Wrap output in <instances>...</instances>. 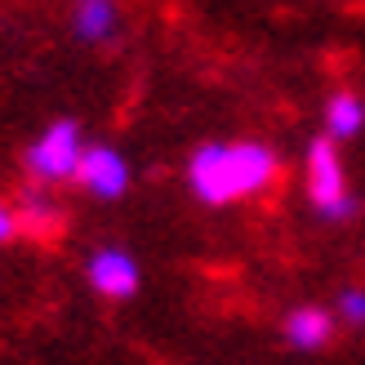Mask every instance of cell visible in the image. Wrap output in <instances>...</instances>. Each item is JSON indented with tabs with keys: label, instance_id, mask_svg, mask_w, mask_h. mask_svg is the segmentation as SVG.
Here are the masks:
<instances>
[{
	"label": "cell",
	"instance_id": "7a4b0ae2",
	"mask_svg": "<svg viewBox=\"0 0 365 365\" xmlns=\"http://www.w3.org/2000/svg\"><path fill=\"white\" fill-rule=\"evenodd\" d=\"M307 196H312V205L325 223H348L361 210L352 187H348V170H343L339 143L330 134L307 143Z\"/></svg>",
	"mask_w": 365,
	"mask_h": 365
},
{
	"label": "cell",
	"instance_id": "277c9868",
	"mask_svg": "<svg viewBox=\"0 0 365 365\" xmlns=\"http://www.w3.org/2000/svg\"><path fill=\"white\" fill-rule=\"evenodd\" d=\"M71 178H76L89 196L116 200V196H125V187H130V160H125L116 148L94 143V148H81V160H76V174Z\"/></svg>",
	"mask_w": 365,
	"mask_h": 365
},
{
	"label": "cell",
	"instance_id": "ba28073f",
	"mask_svg": "<svg viewBox=\"0 0 365 365\" xmlns=\"http://www.w3.org/2000/svg\"><path fill=\"white\" fill-rule=\"evenodd\" d=\"M330 334H334V317L325 312V307H317V303H303V307H294V312L285 317V339H289V348H299V352L325 348Z\"/></svg>",
	"mask_w": 365,
	"mask_h": 365
},
{
	"label": "cell",
	"instance_id": "30bf717a",
	"mask_svg": "<svg viewBox=\"0 0 365 365\" xmlns=\"http://www.w3.org/2000/svg\"><path fill=\"white\" fill-rule=\"evenodd\" d=\"M334 312L348 325H365V289H343L339 303H334Z\"/></svg>",
	"mask_w": 365,
	"mask_h": 365
},
{
	"label": "cell",
	"instance_id": "5b68a950",
	"mask_svg": "<svg viewBox=\"0 0 365 365\" xmlns=\"http://www.w3.org/2000/svg\"><path fill=\"white\" fill-rule=\"evenodd\" d=\"M85 277H89V285H94L103 299H134L138 285H143V272L134 263V254H125V250H98V254H89Z\"/></svg>",
	"mask_w": 365,
	"mask_h": 365
},
{
	"label": "cell",
	"instance_id": "9c48e42d",
	"mask_svg": "<svg viewBox=\"0 0 365 365\" xmlns=\"http://www.w3.org/2000/svg\"><path fill=\"white\" fill-rule=\"evenodd\" d=\"M361 130H365V103L352 94V89H339V94L325 98V134L334 143L356 138Z\"/></svg>",
	"mask_w": 365,
	"mask_h": 365
},
{
	"label": "cell",
	"instance_id": "8992f818",
	"mask_svg": "<svg viewBox=\"0 0 365 365\" xmlns=\"http://www.w3.org/2000/svg\"><path fill=\"white\" fill-rule=\"evenodd\" d=\"M14 223L23 236H36V241H49V236L63 232V210L53 205V196L41 187H23L14 200Z\"/></svg>",
	"mask_w": 365,
	"mask_h": 365
},
{
	"label": "cell",
	"instance_id": "8fae6325",
	"mask_svg": "<svg viewBox=\"0 0 365 365\" xmlns=\"http://www.w3.org/2000/svg\"><path fill=\"white\" fill-rule=\"evenodd\" d=\"M18 236V223H14V205H5V200H0V245L5 241H14Z\"/></svg>",
	"mask_w": 365,
	"mask_h": 365
},
{
	"label": "cell",
	"instance_id": "52a82bcc",
	"mask_svg": "<svg viewBox=\"0 0 365 365\" xmlns=\"http://www.w3.org/2000/svg\"><path fill=\"white\" fill-rule=\"evenodd\" d=\"M71 31L85 45H107L120 31V0H71Z\"/></svg>",
	"mask_w": 365,
	"mask_h": 365
},
{
	"label": "cell",
	"instance_id": "6da1fadb",
	"mask_svg": "<svg viewBox=\"0 0 365 365\" xmlns=\"http://www.w3.org/2000/svg\"><path fill=\"white\" fill-rule=\"evenodd\" d=\"M281 178V156L267 143H205L187 160V187L205 205H232V200L259 196Z\"/></svg>",
	"mask_w": 365,
	"mask_h": 365
},
{
	"label": "cell",
	"instance_id": "3957f363",
	"mask_svg": "<svg viewBox=\"0 0 365 365\" xmlns=\"http://www.w3.org/2000/svg\"><path fill=\"white\" fill-rule=\"evenodd\" d=\"M81 148H85V138H81V125L76 120H53L49 130L41 134L27 148V174L36 182H63L76 174V160H81Z\"/></svg>",
	"mask_w": 365,
	"mask_h": 365
}]
</instances>
